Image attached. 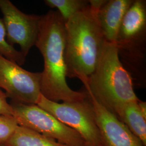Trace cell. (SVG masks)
I'll return each mask as SVG.
<instances>
[{"instance_id": "1", "label": "cell", "mask_w": 146, "mask_h": 146, "mask_svg": "<svg viewBox=\"0 0 146 146\" xmlns=\"http://www.w3.org/2000/svg\"><path fill=\"white\" fill-rule=\"evenodd\" d=\"M64 24L65 21L58 11H49L41 16L35 43L44 61L41 94L55 102H76L87 98L86 92L73 90L67 82Z\"/></svg>"}, {"instance_id": "2", "label": "cell", "mask_w": 146, "mask_h": 146, "mask_svg": "<svg viewBox=\"0 0 146 146\" xmlns=\"http://www.w3.org/2000/svg\"><path fill=\"white\" fill-rule=\"evenodd\" d=\"M97 12L89 5L64 24L67 77L78 78L84 85L93 73L106 41Z\"/></svg>"}, {"instance_id": "3", "label": "cell", "mask_w": 146, "mask_h": 146, "mask_svg": "<svg viewBox=\"0 0 146 146\" xmlns=\"http://www.w3.org/2000/svg\"><path fill=\"white\" fill-rule=\"evenodd\" d=\"M84 86L86 92L113 113L121 104L139 100L131 75L120 61L116 43L105 41L96 66Z\"/></svg>"}, {"instance_id": "4", "label": "cell", "mask_w": 146, "mask_h": 146, "mask_svg": "<svg viewBox=\"0 0 146 146\" xmlns=\"http://www.w3.org/2000/svg\"><path fill=\"white\" fill-rule=\"evenodd\" d=\"M36 104L77 131L84 139L86 146H103L88 95L82 101L59 103L47 99L41 94Z\"/></svg>"}, {"instance_id": "5", "label": "cell", "mask_w": 146, "mask_h": 146, "mask_svg": "<svg viewBox=\"0 0 146 146\" xmlns=\"http://www.w3.org/2000/svg\"><path fill=\"white\" fill-rule=\"evenodd\" d=\"M13 116L19 125L52 138L66 146H86L77 131L38 106L11 102Z\"/></svg>"}, {"instance_id": "6", "label": "cell", "mask_w": 146, "mask_h": 146, "mask_svg": "<svg viewBox=\"0 0 146 146\" xmlns=\"http://www.w3.org/2000/svg\"><path fill=\"white\" fill-rule=\"evenodd\" d=\"M0 88L11 102L36 104L41 94V72H31L0 55Z\"/></svg>"}, {"instance_id": "7", "label": "cell", "mask_w": 146, "mask_h": 146, "mask_svg": "<svg viewBox=\"0 0 146 146\" xmlns=\"http://www.w3.org/2000/svg\"><path fill=\"white\" fill-rule=\"evenodd\" d=\"M0 10L6 31V39L11 46L17 44L26 57L35 46L41 16L26 14L9 0H0Z\"/></svg>"}, {"instance_id": "8", "label": "cell", "mask_w": 146, "mask_h": 146, "mask_svg": "<svg viewBox=\"0 0 146 146\" xmlns=\"http://www.w3.org/2000/svg\"><path fill=\"white\" fill-rule=\"evenodd\" d=\"M92 105L103 146H145L112 111L86 92Z\"/></svg>"}, {"instance_id": "9", "label": "cell", "mask_w": 146, "mask_h": 146, "mask_svg": "<svg viewBox=\"0 0 146 146\" xmlns=\"http://www.w3.org/2000/svg\"><path fill=\"white\" fill-rule=\"evenodd\" d=\"M134 1H107L97 12V19L105 40L117 43L120 26L123 16Z\"/></svg>"}, {"instance_id": "10", "label": "cell", "mask_w": 146, "mask_h": 146, "mask_svg": "<svg viewBox=\"0 0 146 146\" xmlns=\"http://www.w3.org/2000/svg\"><path fill=\"white\" fill-rule=\"evenodd\" d=\"M146 8L145 2L134 1L123 16L117 37V45L130 42L139 36L145 28Z\"/></svg>"}, {"instance_id": "11", "label": "cell", "mask_w": 146, "mask_h": 146, "mask_svg": "<svg viewBox=\"0 0 146 146\" xmlns=\"http://www.w3.org/2000/svg\"><path fill=\"white\" fill-rule=\"evenodd\" d=\"M138 101L121 104L115 110L114 114L146 146V117L141 113Z\"/></svg>"}, {"instance_id": "12", "label": "cell", "mask_w": 146, "mask_h": 146, "mask_svg": "<svg viewBox=\"0 0 146 146\" xmlns=\"http://www.w3.org/2000/svg\"><path fill=\"white\" fill-rule=\"evenodd\" d=\"M7 146H66L58 141L18 125L14 134L5 144Z\"/></svg>"}, {"instance_id": "13", "label": "cell", "mask_w": 146, "mask_h": 146, "mask_svg": "<svg viewBox=\"0 0 146 146\" xmlns=\"http://www.w3.org/2000/svg\"><path fill=\"white\" fill-rule=\"evenodd\" d=\"M46 5L56 8L65 22L89 5L86 0H45Z\"/></svg>"}, {"instance_id": "14", "label": "cell", "mask_w": 146, "mask_h": 146, "mask_svg": "<svg viewBox=\"0 0 146 146\" xmlns=\"http://www.w3.org/2000/svg\"><path fill=\"white\" fill-rule=\"evenodd\" d=\"M6 31L2 19L0 18V55L11 61L16 63L19 66L24 64L26 57L14 46L7 42Z\"/></svg>"}, {"instance_id": "15", "label": "cell", "mask_w": 146, "mask_h": 146, "mask_svg": "<svg viewBox=\"0 0 146 146\" xmlns=\"http://www.w3.org/2000/svg\"><path fill=\"white\" fill-rule=\"evenodd\" d=\"M19 125L13 115H0V144L8 141Z\"/></svg>"}, {"instance_id": "16", "label": "cell", "mask_w": 146, "mask_h": 146, "mask_svg": "<svg viewBox=\"0 0 146 146\" xmlns=\"http://www.w3.org/2000/svg\"><path fill=\"white\" fill-rule=\"evenodd\" d=\"M7 98L5 93L0 88V115H13L11 106L8 102Z\"/></svg>"}, {"instance_id": "17", "label": "cell", "mask_w": 146, "mask_h": 146, "mask_svg": "<svg viewBox=\"0 0 146 146\" xmlns=\"http://www.w3.org/2000/svg\"><path fill=\"white\" fill-rule=\"evenodd\" d=\"M106 0H90L89 1L90 7L95 11H98L106 3Z\"/></svg>"}, {"instance_id": "18", "label": "cell", "mask_w": 146, "mask_h": 146, "mask_svg": "<svg viewBox=\"0 0 146 146\" xmlns=\"http://www.w3.org/2000/svg\"><path fill=\"white\" fill-rule=\"evenodd\" d=\"M139 107L140 110H141L142 114L143 115V116L146 117V102L142 101L141 100H139L137 102Z\"/></svg>"}, {"instance_id": "19", "label": "cell", "mask_w": 146, "mask_h": 146, "mask_svg": "<svg viewBox=\"0 0 146 146\" xmlns=\"http://www.w3.org/2000/svg\"><path fill=\"white\" fill-rule=\"evenodd\" d=\"M0 146H7L5 145H4V144H0Z\"/></svg>"}]
</instances>
